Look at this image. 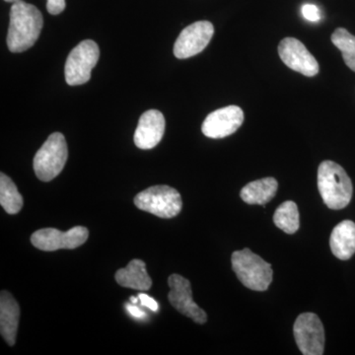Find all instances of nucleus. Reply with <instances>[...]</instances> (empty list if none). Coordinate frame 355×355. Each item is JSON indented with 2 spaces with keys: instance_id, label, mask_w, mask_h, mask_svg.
I'll list each match as a JSON object with an SVG mask.
<instances>
[{
  "instance_id": "nucleus-1",
  "label": "nucleus",
  "mask_w": 355,
  "mask_h": 355,
  "mask_svg": "<svg viewBox=\"0 0 355 355\" xmlns=\"http://www.w3.org/2000/svg\"><path fill=\"white\" fill-rule=\"evenodd\" d=\"M44 26L41 11L27 2H14L10 9V23L7 46L11 53H23L36 43Z\"/></svg>"
},
{
  "instance_id": "nucleus-2",
  "label": "nucleus",
  "mask_w": 355,
  "mask_h": 355,
  "mask_svg": "<svg viewBox=\"0 0 355 355\" xmlns=\"http://www.w3.org/2000/svg\"><path fill=\"white\" fill-rule=\"evenodd\" d=\"M318 189L324 205L331 209H343L352 200L354 187L342 166L334 161L322 162L318 169Z\"/></svg>"
},
{
  "instance_id": "nucleus-3",
  "label": "nucleus",
  "mask_w": 355,
  "mask_h": 355,
  "mask_svg": "<svg viewBox=\"0 0 355 355\" xmlns=\"http://www.w3.org/2000/svg\"><path fill=\"white\" fill-rule=\"evenodd\" d=\"M232 268L243 286L254 291H266L272 282L270 263H266L251 250L236 251L231 257Z\"/></svg>"
},
{
  "instance_id": "nucleus-4",
  "label": "nucleus",
  "mask_w": 355,
  "mask_h": 355,
  "mask_svg": "<svg viewBox=\"0 0 355 355\" xmlns=\"http://www.w3.org/2000/svg\"><path fill=\"white\" fill-rule=\"evenodd\" d=\"M69 149L64 135L53 132L34 157V171L39 180L50 182L64 170Z\"/></svg>"
},
{
  "instance_id": "nucleus-5",
  "label": "nucleus",
  "mask_w": 355,
  "mask_h": 355,
  "mask_svg": "<svg viewBox=\"0 0 355 355\" xmlns=\"http://www.w3.org/2000/svg\"><path fill=\"white\" fill-rule=\"evenodd\" d=\"M135 205L142 211L161 218H173L181 212L183 200L176 189L160 184L140 191L135 198Z\"/></svg>"
},
{
  "instance_id": "nucleus-6",
  "label": "nucleus",
  "mask_w": 355,
  "mask_h": 355,
  "mask_svg": "<svg viewBox=\"0 0 355 355\" xmlns=\"http://www.w3.org/2000/svg\"><path fill=\"white\" fill-rule=\"evenodd\" d=\"M100 58L98 44L92 40L80 42L70 51L65 62V80L70 86L83 85L91 78V72Z\"/></svg>"
},
{
  "instance_id": "nucleus-7",
  "label": "nucleus",
  "mask_w": 355,
  "mask_h": 355,
  "mask_svg": "<svg viewBox=\"0 0 355 355\" xmlns=\"http://www.w3.org/2000/svg\"><path fill=\"white\" fill-rule=\"evenodd\" d=\"M298 349L304 355H322L324 349V330L321 320L314 313L299 315L293 327Z\"/></svg>"
},
{
  "instance_id": "nucleus-8",
  "label": "nucleus",
  "mask_w": 355,
  "mask_h": 355,
  "mask_svg": "<svg viewBox=\"0 0 355 355\" xmlns=\"http://www.w3.org/2000/svg\"><path fill=\"white\" fill-rule=\"evenodd\" d=\"M89 231L83 226H76L67 232L55 228H44L31 236L33 246L44 252H55L60 249H76L87 241Z\"/></svg>"
},
{
  "instance_id": "nucleus-9",
  "label": "nucleus",
  "mask_w": 355,
  "mask_h": 355,
  "mask_svg": "<svg viewBox=\"0 0 355 355\" xmlns=\"http://www.w3.org/2000/svg\"><path fill=\"white\" fill-rule=\"evenodd\" d=\"M168 286L170 287L168 299L178 312L184 316L191 318L196 323H207V313L198 307L197 303L193 301V291L189 279L174 273L168 279Z\"/></svg>"
},
{
  "instance_id": "nucleus-10",
  "label": "nucleus",
  "mask_w": 355,
  "mask_h": 355,
  "mask_svg": "<svg viewBox=\"0 0 355 355\" xmlns=\"http://www.w3.org/2000/svg\"><path fill=\"white\" fill-rule=\"evenodd\" d=\"M214 34V25L209 21H198L184 28L174 44L175 57L184 60L202 53Z\"/></svg>"
},
{
  "instance_id": "nucleus-11",
  "label": "nucleus",
  "mask_w": 355,
  "mask_h": 355,
  "mask_svg": "<svg viewBox=\"0 0 355 355\" xmlns=\"http://www.w3.org/2000/svg\"><path fill=\"white\" fill-rule=\"evenodd\" d=\"M244 121L243 110L238 106H228L212 112L203 121L202 130L209 139H224L237 132Z\"/></svg>"
},
{
  "instance_id": "nucleus-12",
  "label": "nucleus",
  "mask_w": 355,
  "mask_h": 355,
  "mask_svg": "<svg viewBox=\"0 0 355 355\" xmlns=\"http://www.w3.org/2000/svg\"><path fill=\"white\" fill-rule=\"evenodd\" d=\"M279 57L289 69L303 76L312 77L319 72V64L304 44L297 39L286 38L279 46Z\"/></svg>"
},
{
  "instance_id": "nucleus-13",
  "label": "nucleus",
  "mask_w": 355,
  "mask_h": 355,
  "mask_svg": "<svg viewBox=\"0 0 355 355\" xmlns=\"http://www.w3.org/2000/svg\"><path fill=\"white\" fill-rule=\"evenodd\" d=\"M165 125L164 116L157 110L142 114L133 137L135 146L144 150L157 146L164 135Z\"/></svg>"
},
{
  "instance_id": "nucleus-14",
  "label": "nucleus",
  "mask_w": 355,
  "mask_h": 355,
  "mask_svg": "<svg viewBox=\"0 0 355 355\" xmlns=\"http://www.w3.org/2000/svg\"><path fill=\"white\" fill-rule=\"evenodd\" d=\"M20 308L12 294L1 291L0 295V333L10 347L16 343L19 326Z\"/></svg>"
},
{
  "instance_id": "nucleus-15",
  "label": "nucleus",
  "mask_w": 355,
  "mask_h": 355,
  "mask_svg": "<svg viewBox=\"0 0 355 355\" xmlns=\"http://www.w3.org/2000/svg\"><path fill=\"white\" fill-rule=\"evenodd\" d=\"M331 253L342 261L349 260L355 253V223L345 220L331 231L330 238Z\"/></svg>"
},
{
  "instance_id": "nucleus-16",
  "label": "nucleus",
  "mask_w": 355,
  "mask_h": 355,
  "mask_svg": "<svg viewBox=\"0 0 355 355\" xmlns=\"http://www.w3.org/2000/svg\"><path fill=\"white\" fill-rule=\"evenodd\" d=\"M116 280L121 286L135 291H146L153 286V279L147 273L146 263L141 260H132L125 268L116 272Z\"/></svg>"
},
{
  "instance_id": "nucleus-17",
  "label": "nucleus",
  "mask_w": 355,
  "mask_h": 355,
  "mask_svg": "<svg viewBox=\"0 0 355 355\" xmlns=\"http://www.w3.org/2000/svg\"><path fill=\"white\" fill-rule=\"evenodd\" d=\"M279 183L272 177L263 178L247 184L242 189L240 197L248 205H265L275 197Z\"/></svg>"
},
{
  "instance_id": "nucleus-18",
  "label": "nucleus",
  "mask_w": 355,
  "mask_h": 355,
  "mask_svg": "<svg viewBox=\"0 0 355 355\" xmlns=\"http://www.w3.org/2000/svg\"><path fill=\"white\" fill-rule=\"evenodd\" d=\"M0 205L8 214H17L23 207V198L17 187L4 173L0 174Z\"/></svg>"
},
{
  "instance_id": "nucleus-19",
  "label": "nucleus",
  "mask_w": 355,
  "mask_h": 355,
  "mask_svg": "<svg viewBox=\"0 0 355 355\" xmlns=\"http://www.w3.org/2000/svg\"><path fill=\"white\" fill-rule=\"evenodd\" d=\"M273 222L287 234L297 232L300 226L297 205L292 200L282 203L273 214Z\"/></svg>"
},
{
  "instance_id": "nucleus-20",
  "label": "nucleus",
  "mask_w": 355,
  "mask_h": 355,
  "mask_svg": "<svg viewBox=\"0 0 355 355\" xmlns=\"http://www.w3.org/2000/svg\"><path fill=\"white\" fill-rule=\"evenodd\" d=\"M331 42L342 51L345 64L355 72V36L345 28H338L331 35Z\"/></svg>"
},
{
  "instance_id": "nucleus-21",
  "label": "nucleus",
  "mask_w": 355,
  "mask_h": 355,
  "mask_svg": "<svg viewBox=\"0 0 355 355\" xmlns=\"http://www.w3.org/2000/svg\"><path fill=\"white\" fill-rule=\"evenodd\" d=\"M302 14L306 19L311 21V22H318V21L321 20L320 9L314 4H304L302 6Z\"/></svg>"
},
{
  "instance_id": "nucleus-22",
  "label": "nucleus",
  "mask_w": 355,
  "mask_h": 355,
  "mask_svg": "<svg viewBox=\"0 0 355 355\" xmlns=\"http://www.w3.org/2000/svg\"><path fill=\"white\" fill-rule=\"evenodd\" d=\"M65 0H46V10L51 15H58L64 10Z\"/></svg>"
},
{
  "instance_id": "nucleus-23",
  "label": "nucleus",
  "mask_w": 355,
  "mask_h": 355,
  "mask_svg": "<svg viewBox=\"0 0 355 355\" xmlns=\"http://www.w3.org/2000/svg\"><path fill=\"white\" fill-rule=\"evenodd\" d=\"M139 299L141 304L146 306L148 309L153 311V312L158 311V303L153 298H151L150 296L147 295V294L140 293L139 294Z\"/></svg>"
},
{
  "instance_id": "nucleus-24",
  "label": "nucleus",
  "mask_w": 355,
  "mask_h": 355,
  "mask_svg": "<svg viewBox=\"0 0 355 355\" xmlns=\"http://www.w3.org/2000/svg\"><path fill=\"white\" fill-rule=\"evenodd\" d=\"M125 308H127L128 313H130V314L133 317L139 318V319L146 317V313H144V311L140 310L139 307H137V306L128 304L125 306Z\"/></svg>"
},
{
  "instance_id": "nucleus-25",
  "label": "nucleus",
  "mask_w": 355,
  "mask_h": 355,
  "mask_svg": "<svg viewBox=\"0 0 355 355\" xmlns=\"http://www.w3.org/2000/svg\"><path fill=\"white\" fill-rule=\"evenodd\" d=\"M139 297H137V298L130 297V301H132V304H135V303H137V301H139Z\"/></svg>"
},
{
  "instance_id": "nucleus-26",
  "label": "nucleus",
  "mask_w": 355,
  "mask_h": 355,
  "mask_svg": "<svg viewBox=\"0 0 355 355\" xmlns=\"http://www.w3.org/2000/svg\"><path fill=\"white\" fill-rule=\"evenodd\" d=\"M6 2H11V3H14V2L20 1V0H4Z\"/></svg>"
}]
</instances>
